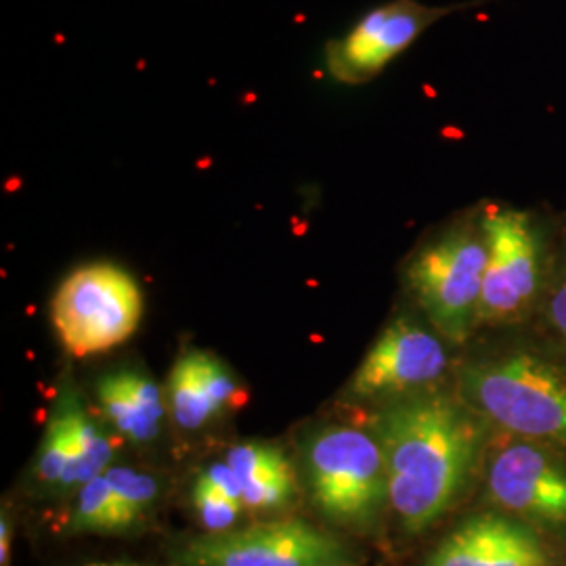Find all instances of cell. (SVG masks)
I'll use <instances>...</instances> for the list:
<instances>
[{
	"label": "cell",
	"instance_id": "obj_1",
	"mask_svg": "<svg viewBox=\"0 0 566 566\" xmlns=\"http://www.w3.org/2000/svg\"><path fill=\"white\" fill-rule=\"evenodd\" d=\"M376 439L385 453L388 502L405 528L418 533L464 493L483 446V424L458 399L420 392L380 411Z\"/></svg>",
	"mask_w": 566,
	"mask_h": 566
},
{
	"label": "cell",
	"instance_id": "obj_2",
	"mask_svg": "<svg viewBox=\"0 0 566 566\" xmlns=\"http://www.w3.org/2000/svg\"><path fill=\"white\" fill-rule=\"evenodd\" d=\"M462 390L491 422L526 439L566 447V374L533 353L468 365Z\"/></svg>",
	"mask_w": 566,
	"mask_h": 566
},
{
	"label": "cell",
	"instance_id": "obj_3",
	"mask_svg": "<svg viewBox=\"0 0 566 566\" xmlns=\"http://www.w3.org/2000/svg\"><path fill=\"white\" fill-rule=\"evenodd\" d=\"M486 242L481 217L449 224L411 256L405 277L430 324L464 343L479 322L485 277Z\"/></svg>",
	"mask_w": 566,
	"mask_h": 566
},
{
	"label": "cell",
	"instance_id": "obj_4",
	"mask_svg": "<svg viewBox=\"0 0 566 566\" xmlns=\"http://www.w3.org/2000/svg\"><path fill=\"white\" fill-rule=\"evenodd\" d=\"M143 294L135 277L118 264H84L61 282L51 322L61 346L76 359L126 343L139 327Z\"/></svg>",
	"mask_w": 566,
	"mask_h": 566
},
{
	"label": "cell",
	"instance_id": "obj_5",
	"mask_svg": "<svg viewBox=\"0 0 566 566\" xmlns=\"http://www.w3.org/2000/svg\"><path fill=\"white\" fill-rule=\"evenodd\" d=\"M304 465L317 506L338 523L364 525L388 500L382 447L364 430L329 426L315 432Z\"/></svg>",
	"mask_w": 566,
	"mask_h": 566
},
{
	"label": "cell",
	"instance_id": "obj_6",
	"mask_svg": "<svg viewBox=\"0 0 566 566\" xmlns=\"http://www.w3.org/2000/svg\"><path fill=\"white\" fill-rule=\"evenodd\" d=\"M481 2L483 0H470L451 7H432L420 0L385 2L367 11L343 36L325 44V74L346 86L367 84L378 78L437 21Z\"/></svg>",
	"mask_w": 566,
	"mask_h": 566
},
{
	"label": "cell",
	"instance_id": "obj_7",
	"mask_svg": "<svg viewBox=\"0 0 566 566\" xmlns=\"http://www.w3.org/2000/svg\"><path fill=\"white\" fill-rule=\"evenodd\" d=\"M340 560L338 542L303 521L208 533L179 552L181 566H336Z\"/></svg>",
	"mask_w": 566,
	"mask_h": 566
},
{
	"label": "cell",
	"instance_id": "obj_8",
	"mask_svg": "<svg viewBox=\"0 0 566 566\" xmlns=\"http://www.w3.org/2000/svg\"><path fill=\"white\" fill-rule=\"evenodd\" d=\"M486 264L479 322L500 324L525 311L539 287L542 242L533 217L514 208H491L481 214Z\"/></svg>",
	"mask_w": 566,
	"mask_h": 566
},
{
	"label": "cell",
	"instance_id": "obj_9",
	"mask_svg": "<svg viewBox=\"0 0 566 566\" xmlns=\"http://www.w3.org/2000/svg\"><path fill=\"white\" fill-rule=\"evenodd\" d=\"M446 369L443 343L424 327L399 319L367 350L346 395L357 401L397 397L434 385Z\"/></svg>",
	"mask_w": 566,
	"mask_h": 566
},
{
	"label": "cell",
	"instance_id": "obj_10",
	"mask_svg": "<svg viewBox=\"0 0 566 566\" xmlns=\"http://www.w3.org/2000/svg\"><path fill=\"white\" fill-rule=\"evenodd\" d=\"M489 493L526 518L566 523V470L537 447L516 443L500 451L489 465Z\"/></svg>",
	"mask_w": 566,
	"mask_h": 566
},
{
	"label": "cell",
	"instance_id": "obj_11",
	"mask_svg": "<svg viewBox=\"0 0 566 566\" xmlns=\"http://www.w3.org/2000/svg\"><path fill=\"white\" fill-rule=\"evenodd\" d=\"M424 566H549V556L528 526L479 514L447 535Z\"/></svg>",
	"mask_w": 566,
	"mask_h": 566
},
{
	"label": "cell",
	"instance_id": "obj_12",
	"mask_svg": "<svg viewBox=\"0 0 566 566\" xmlns=\"http://www.w3.org/2000/svg\"><path fill=\"white\" fill-rule=\"evenodd\" d=\"M103 413L124 439L149 443L160 430L164 405L160 388L137 371L105 376L97 386Z\"/></svg>",
	"mask_w": 566,
	"mask_h": 566
},
{
	"label": "cell",
	"instance_id": "obj_13",
	"mask_svg": "<svg viewBox=\"0 0 566 566\" xmlns=\"http://www.w3.org/2000/svg\"><path fill=\"white\" fill-rule=\"evenodd\" d=\"M57 405L65 416L70 434V464L63 486L86 485L107 470L109 460L114 458V443L88 418L74 392H63Z\"/></svg>",
	"mask_w": 566,
	"mask_h": 566
},
{
	"label": "cell",
	"instance_id": "obj_14",
	"mask_svg": "<svg viewBox=\"0 0 566 566\" xmlns=\"http://www.w3.org/2000/svg\"><path fill=\"white\" fill-rule=\"evenodd\" d=\"M168 405L175 422L185 430H198L219 416V409L203 382L196 350L182 355L172 367L168 380Z\"/></svg>",
	"mask_w": 566,
	"mask_h": 566
},
{
	"label": "cell",
	"instance_id": "obj_15",
	"mask_svg": "<svg viewBox=\"0 0 566 566\" xmlns=\"http://www.w3.org/2000/svg\"><path fill=\"white\" fill-rule=\"evenodd\" d=\"M72 531L78 533H118L126 531L118 500L105 474L81 486L78 502L74 507Z\"/></svg>",
	"mask_w": 566,
	"mask_h": 566
},
{
	"label": "cell",
	"instance_id": "obj_16",
	"mask_svg": "<svg viewBox=\"0 0 566 566\" xmlns=\"http://www.w3.org/2000/svg\"><path fill=\"white\" fill-rule=\"evenodd\" d=\"M103 474L114 489L126 528L137 525L145 516V512L154 504L158 495V483L149 474H143L124 465L107 468Z\"/></svg>",
	"mask_w": 566,
	"mask_h": 566
},
{
	"label": "cell",
	"instance_id": "obj_17",
	"mask_svg": "<svg viewBox=\"0 0 566 566\" xmlns=\"http://www.w3.org/2000/svg\"><path fill=\"white\" fill-rule=\"evenodd\" d=\"M227 464L235 470V474L245 483H256L275 479L283 474H294L292 465L285 460L277 447L264 443H243L231 447L227 453Z\"/></svg>",
	"mask_w": 566,
	"mask_h": 566
},
{
	"label": "cell",
	"instance_id": "obj_18",
	"mask_svg": "<svg viewBox=\"0 0 566 566\" xmlns=\"http://www.w3.org/2000/svg\"><path fill=\"white\" fill-rule=\"evenodd\" d=\"M67 464H70V434H67L65 416L57 405L49 420L46 430H44V439H42L34 472L44 485L63 486Z\"/></svg>",
	"mask_w": 566,
	"mask_h": 566
},
{
	"label": "cell",
	"instance_id": "obj_19",
	"mask_svg": "<svg viewBox=\"0 0 566 566\" xmlns=\"http://www.w3.org/2000/svg\"><path fill=\"white\" fill-rule=\"evenodd\" d=\"M193 504L202 518V525L208 528V533H223L235 525L242 504L224 497L217 489L206 485L198 479L196 489H193Z\"/></svg>",
	"mask_w": 566,
	"mask_h": 566
},
{
	"label": "cell",
	"instance_id": "obj_20",
	"mask_svg": "<svg viewBox=\"0 0 566 566\" xmlns=\"http://www.w3.org/2000/svg\"><path fill=\"white\" fill-rule=\"evenodd\" d=\"M196 355H198V365L202 371L203 382H206V388L217 405L219 413H223L229 407L243 405L245 395L240 385L235 382V378L231 376V371L227 369V365L210 353L196 350Z\"/></svg>",
	"mask_w": 566,
	"mask_h": 566
},
{
	"label": "cell",
	"instance_id": "obj_21",
	"mask_svg": "<svg viewBox=\"0 0 566 566\" xmlns=\"http://www.w3.org/2000/svg\"><path fill=\"white\" fill-rule=\"evenodd\" d=\"M294 474H283L266 481L243 485V507L248 510H273L290 502L294 495Z\"/></svg>",
	"mask_w": 566,
	"mask_h": 566
},
{
	"label": "cell",
	"instance_id": "obj_22",
	"mask_svg": "<svg viewBox=\"0 0 566 566\" xmlns=\"http://www.w3.org/2000/svg\"><path fill=\"white\" fill-rule=\"evenodd\" d=\"M206 485L217 489L219 493H223L224 497L238 502L243 506V483L242 479L235 474V470L227 464H212L206 468L202 474L198 476Z\"/></svg>",
	"mask_w": 566,
	"mask_h": 566
},
{
	"label": "cell",
	"instance_id": "obj_23",
	"mask_svg": "<svg viewBox=\"0 0 566 566\" xmlns=\"http://www.w3.org/2000/svg\"><path fill=\"white\" fill-rule=\"evenodd\" d=\"M549 319L566 340V269L560 280L554 285V292L549 298Z\"/></svg>",
	"mask_w": 566,
	"mask_h": 566
},
{
	"label": "cell",
	"instance_id": "obj_24",
	"mask_svg": "<svg viewBox=\"0 0 566 566\" xmlns=\"http://www.w3.org/2000/svg\"><path fill=\"white\" fill-rule=\"evenodd\" d=\"M11 558V521H7V514L0 518V563L9 565Z\"/></svg>",
	"mask_w": 566,
	"mask_h": 566
},
{
	"label": "cell",
	"instance_id": "obj_25",
	"mask_svg": "<svg viewBox=\"0 0 566 566\" xmlns=\"http://www.w3.org/2000/svg\"><path fill=\"white\" fill-rule=\"evenodd\" d=\"M86 566H142V565H122V563H97V565H86Z\"/></svg>",
	"mask_w": 566,
	"mask_h": 566
}]
</instances>
